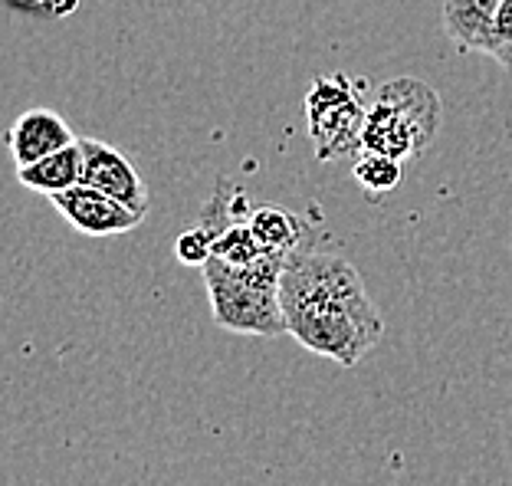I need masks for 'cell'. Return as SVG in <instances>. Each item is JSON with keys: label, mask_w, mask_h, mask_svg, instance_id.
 Instances as JSON below:
<instances>
[{"label": "cell", "mask_w": 512, "mask_h": 486, "mask_svg": "<svg viewBox=\"0 0 512 486\" xmlns=\"http://www.w3.org/2000/svg\"><path fill=\"white\" fill-rule=\"evenodd\" d=\"M83 152H86V175L83 181L92 188L112 194L115 201L128 204L132 211L148 214V188L138 168L128 161L119 148H112L106 142H92L83 138Z\"/></svg>", "instance_id": "cell-6"}, {"label": "cell", "mask_w": 512, "mask_h": 486, "mask_svg": "<svg viewBox=\"0 0 512 486\" xmlns=\"http://www.w3.org/2000/svg\"><path fill=\"white\" fill-rule=\"evenodd\" d=\"M440 96L424 79H391L368 106L362 152H378L394 161L421 155L440 129Z\"/></svg>", "instance_id": "cell-3"}, {"label": "cell", "mask_w": 512, "mask_h": 486, "mask_svg": "<svg viewBox=\"0 0 512 486\" xmlns=\"http://www.w3.org/2000/svg\"><path fill=\"white\" fill-rule=\"evenodd\" d=\"M486 56H493L506 73H512V0H503V7H499L493 43H490V53Z\"/></svg>", "instance_id": "cell-14"}, {"label": "cell", "mask_w": 512, "mask_h": 486, "mask_svg": "<svg viewBox=\"0 0 512 486\" xmlns=\"http://www.w3.org/2000/svg\"><path fill=\"white\" fill-rule=\"evenodd\" d=\"M174 257H178L184 266H201L214 257V234L207 227H194L184 230V234L174 240Z\"/></svg>", "instance_id": "cell-13"}, {"label": "cell", "mask_w": 512, "mask_h": 486, "mask_svg": "<svg viewBox=\"0 0 512 486\" xmlns=\"http://www.w3.org/2000/svg\"><path fill=\"white\" fill-rule=\"evenodd\" d=\"M53 204L79 234L86 237H115L128 234L145 221L142 211H132L128 204L115 201L112 194L92 188V184H76V188L53 194Z\"/></svg>", "instance_id": "cell-5"}, {"label": "cell", "mask_w": 512, "mask_h": 486, "mask_svg": "<svg viewBox=\"0 0 512 486\" xmlns=\"http://www.w3.org/2000/svg\"><path fill=\"white\" fill-rule=\"evenodd\" d=\"M247 221L266 253H293L306 240V224L293 211H286V207H253Z\"/></svg>", "instance_id": "cell-10"}, {"label": "cell", "mask_w": 512, "mask_h": 486, "mask_svg": "<svg viewBox=\"0 0 512 486\" xmlns=\"http://www.w3.org/2000/svg\"><path fill=\"white\" fill-rule=\"evenodd\" d=\"M289 253H263L250 266H230L211 257L204 266V286L211 299V316L220 329L240 335L276 339L286 335V312L279 303V276Z\"/></svg>", "instance_id": "cell-2"}, {"label": "cell", "mask_w": 512, "mask_h": 486, "mask_svg": "<svg viewBox=\"0 0 512 486\" xmlns=\"http://www.w3.org/2000/svg\"><path fill=\"white\" fill-rule=\"evenodd\" d=\"M279 303L302 349L342 368H355L384 335V319L355 266L342 253L309 247L306 240L286 257Z\"/></svg>", "instance_id": "cell-1"}, {"label": "cell", "mask_w": 512, "mask_h": 486, "mask_svg": "<svg viewBox=\"0 0 512 486\" xmlns=\"http://www.w3.org/2000/svg\"><path fill=\"white\" fill-rule=\"evenodd\" d=\"M73 142V129L53 109H27L7 135V145L14 152L17 165H33V161L60 152V148Z\"/></svg>", "instance_id": "cell-7"}, {"label": "cell", "mask_w": 512, "mask_h": 486, "mask_svg": "<svg viewBox=\"0 0 512 486\" xmlns=\"http://www.w3.org/2000/svg\"><path fill=\"white\" fill-rule=\"evenodd\" d=\"M263 243L256 240L250 221H234L214 237V257H220L230 266H250L263 257Z\"/></svg>", "instance_id": "cell-11"}, {"label": "cell", "mask_w": 512, "mask_h": 486, "mask_svg": "<svg viewBox=\"0 0 512 486\" xmlns=\"http://www.w3.org/2000/svg\"><path fill=\"white\" fill-rule=\"evenodd\" d=\"M362 83L365 79H355L352 83L345 76L312 79L306 96V119L319 161H332L335 155H348L362 148V132L368 119Z\"/></svg>", "instance_id": "cell-4"}, {"label": "cell", "mask_w": 512, "mask_h": 486, "mask_svg": "<svg viewBox=\"0 0 512 486\" xmlns=\"http://www.w3.org/2000/svg\"><path fill=\"white\" fill-rule=\"evenodd\" d=\"M83 175H86L83 142H73V145L60 148V152L33 161V165H20L17 168V178H20L23 188L50 194V198H53V194H60V191L76 188V184H83Z\"/></svg>", "instance_id": "cell-9"}, {"label": "cell", "mask_w": 512, "mask_h": 486, "mask_svg": "<svg viewBox=\"0 0 512 486\" xmlns=\"http://www.w3.org/2000/svg\"><path fill=\"white\" fill-rule=\"evenodd\" d=\"M355 178L365 191H375V194L394 191L401 184V161L378 155V152H362L355 161Z\"/></svg>", "instance_id": "cell-12"}, {"label": "cell", "mask_w": 512, "mask_h": 486, "mask_svg": "<svg viewBox=\"0 0 512 486\" xmlns=\"http://www.w3.org/2000/svg\"><path fill=\"white\" fill-rule=\"evenodd\" d=\"M503 0H444V30L460 53H490Z\"/></svg>", "instance_id": "cell-8"}]
</instances>
